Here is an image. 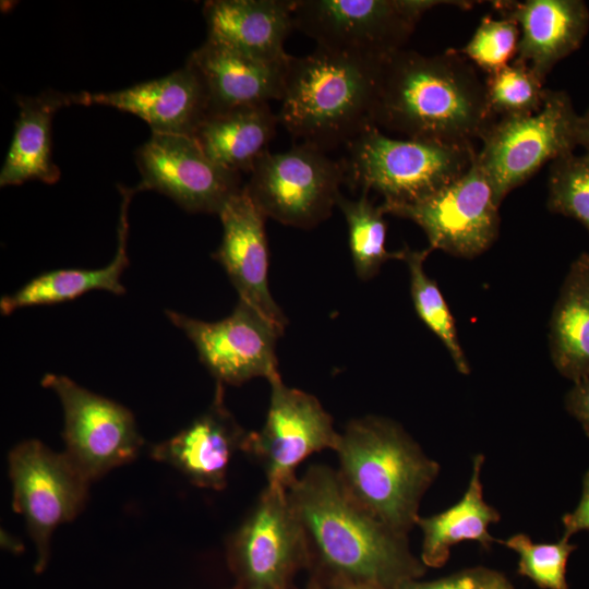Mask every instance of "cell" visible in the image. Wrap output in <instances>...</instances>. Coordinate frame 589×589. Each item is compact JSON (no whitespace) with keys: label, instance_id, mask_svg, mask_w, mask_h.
Wrapping results in <instances>:
<instances>
[{"label":"cell","instance_id":"5","mask_svg":"<svg viewBox=\"0 0 589 589\" xmlns=\"http://www.w3.org/2000/svg\"><path fill=\"white\" fill-rule=\"evenodd\" d=\"M340 159L345 183L375 191L385 205L420 201L462 176L477 154L473 144L396 139L376 127L360 133Z\"/></svg>","mask_w":589,"mask_h":589},{"label":"cell","instance_id":"36","mask_svg":"<svg viewBox=\"0 0 589 589\" xmlns=\"http://www.w3.org/2000/svg\"><path fill=\"white\" fill-rule=\"evenodd\" d=\"M577 145L589 154V107L584 115H579L576 128Z\"/></svg>","mask_w":589,"mask_h":589},{"label":"cell","instance_id":"3","mask_svg":"<svg viewBox=\"0 0 589 589\" xmlns=\"http://www.w3.org/2000/svg\"><path fill=\"white\" fill-rule=\"evenodd\" d=\"M381 63L317 48L291 56L279 123L303 144L327 152L374 125Z\"/></svg>","mask_w":589,"mask_h":589},{"label":"cell","instance_id":"39","mask_svg":"<svg viewBox=\"0 0 589 589\" xmlns=\"http://www.w3.org/2000/svg\"><path fill=\"white\" fill-rule=\"evenodd\" d=\"M479 589H507L505 582L496 576L481 579Z\"/></svg>","mask_w":589,"mask_h":589},{"label":"cell","instance_id":"20","mask_svg":"<svg viewBox=\"0 0 589 589\" xmlns=\"http://www.w3.org/2000/svg\"><path fill=\"white\" fill-rule=\"evenodd\" d=\"M187 62L203 80L209 99V115L271 100L280 101L283 97L287 64L260 61L208 37Z\"/></svg>","mask_w":589,"mask_h":589},{"label":"cell","instance_id":"6","mask_svg":"<svg viewBox=\"0 0 589 589\" xmlns=\"http://www.w3.org/2000/svg\"><path fill=\"white\" fill-rule=\"evenodd\" d=\"M471 1L293 0V26L323 50L381 63L404 49L422 15L437 5Z\"/></svg>","mask_w":589,"mask_h":589},{"label":"cell","instance_id":"27","mask_svg":"<svg viewBox=\"0 0 589 589\" xmlns=\"http://www.w3.org/2000/svg\"><path fill=\"white\" fill-rule=\"evenodd\" d=\"M336 205L347 221L349 248L359 278L368 280L374 277L388 260L401 259V251L386 250L385 212L381 204L375 205L369 199L368 191H361L358 200H349L340 194Z\"/></svg>","mask_w":589,"mask_h":589},{"label":"cell","instance_id":"16","mask_svg":"<svg viewBox=\"0 0 589 589\" xmlns=\"http://www.w3.org/2000/svg\"><path fill=\"white\" fill-rule=\"evenodd\" d=\"M218 216L223 238L213 259L226 271L239 300L250 304L284 333L287 317L268 288L266 217L244 185L227 201Z\"/></svg>","mask_w":589,"mask_h":589},{"label":"cell","instance_id":"21","mask_svg":"<svg viewBox=\"0 0 589 589\" xmlns=\"http://www.w3.org/2000/svg\"><path fill=\"white\" fill-rule=\"evenodd\" d=\"M293 0H211L203 5L207 37L260 61L285 65Z\"/></svg>","mask_w":589,"mask_h":589},{"label":"cell","instance_id":"29","mask_svg":"<svg viewBox=\"0 0 589 589\" xmlns=\"http://www.w3.org/2000/svg\"><path fill=\"white\" fill-rule=\"evenodd\" d=\"M484 84L489 108L496 119L539 111L548 89L531 68L516 60L488 74Z\"/></svg>","mask_w":589,"mask_h":589},{"label":"cell","instance_id":"19","mask_svg":"<svg viewBox=\"0 0 589 589\" xmlns=\"http://www.w3.org/2000/svg\"><path fill=\"white\" fill-rule=\"evenodd\" d=\"M501 17L520 31L516 61L545 82L553 67L577 50L589 31V9L581 0L493 1Z\"/></svg>","mask_w":589,"mask_h":589},{"label":"cell","instance_id":"35","mask_svg":"<svg viewBox=\"0 0 589 589\" xmlns=\"http://www.w3.org/2000/svg\"><path fill=\"white\" fill-rule=\"evenodd\" d=\"M480 579L466 574L423 585H406L401 589H479Z\"/></svg>","mask_w":589,"mask_h":589},{"label":"cell","instance_id":"37","mask_svg":"<svg viewBox=\"0 0 589 589\" xmlns=\"http://www.w3.org/2000/svg\"><path fill=\"white\" fill-rule=\"evenodd\" d=\"M1 546L13 553L21 552L24 549L23 544L5 530L1 531Z\"/></svg>","mask_w":589,"mask_h":589},{"label":"cell","instance_id":"12","mask_svg":"<svg viewBox=\"0 0 589 589\" xmlns=\"http://www.w3.org/2000/svg\"><path fill=\"white\" fill-rule=\"evenodd\" d=\"M241 589H286L310 552L304 528L287 489L267 484L228 544Z\"/></svg>","mask_w":589,"mask_h":589},{"label":"cell","instance_id":"7","mask_svg":"<svg viewBox=\"0 0 589 589\" xmlns=\"http://www.w3.org/2000/svg\"><path fill=\"white\" fill-rule=\"evenodd\" d=\"M578 117L567 92L546 89L539 111L497 118L489 127L476 159L500 205L545 164L574 153Z\"/></svg>","mask_w":589,"mask_h":589},{"label":"cell","instance_id":"2","mask_svg":"<svg viewBox=\"0 0 589 589\" xmlns=\"http://www.w3.org/2000/svg\"><path fill=\"white\" fill-rule=\"evenodd\" d=\"M287 492L310 552L314 551L341 579L385 588L414 570L407 536L358 504L336 470L312 465Z\"/></svg>","mask_w":589,"mask_h":589},{"label":"cell","instance_id":"15","mask_svg":"<svg viewBox=\"0 0 589 589\" xmlns=\"http://www.w3.org/2000/svg\"><path fill=\"white\" fill-rule=\"evenodd\" d=\"M137 191L165 194L189 213L218 215L243 185L241 175L212 161L193 137L153 134L135 154Z\"/></svg>","mask_w":589,"mask_h":589},{"label":"cell","instance_id":"23","mask_svg":"<svg viewBox=\"0 0 589 589\" xmlns=\"http://www.w3.org/2000/svg\"><path fill=\"white\" fill-rule=\"evenodd\" d=\"M135 189L121 188L122 203L118 226V247L112 261L100 268L55 269L38 275L11 294L0 300V311L8 315L19 309L49 305L74 300L93 290H105L117 296L125 293L121 277L129 265L128 209Z\"/></svg>","mask_w":589,"mask_h":589},{"label":"cell","instance_id":"8","mask_svg":"<svg viewBox=\"0 0 589 589\" xmlns=\"http://www.w3.org/2000/svg\"><path fill=\"white\" fill-rule=\"evenodd\" d=\"M12 507L21 514L36 548V573L50 556V540L60 525L83 509L91 481L68 455L56 453L38 440H27L9 453Z\"/></svg>","mask_w":589,"mask_h":589},{"label":"cell","instance_id":"33","mask_svg":"<svg viewBox=\"0 0 589 589\" xmlns=\"http://www.w3.org/2000/svg\"><path fill=\"white\" fill-rule=\"evenodd\" d=\"M565 407L589 436V375L574 382L566 395Z\"/></svg>","mask_w":589,"mask_h":589},{"label":"cell","instance_id":"32","mask_svg":"<svg viewBox=\"0 0 589 589\" xmlns=\"http://www.w3.org/2000/svg\"><path fill=\"white\" fill-rule=\"evenodd\" d=\"M520 31L516 22L484 16L469 41L453 50L472 64L492 74L513 62L517 56Z\"/></svg>","mask_w":589,"mask_h":589},{"label":"cell","instance_id":"13","mask_svg":"<svg viewBox=\"0 0 589 589\" xmlns=\"http://www.w3.org/2000/svg\"><path fill=\"white\" fill-rule=\"evenodd\" d=\"M271 401L263 428L249 432L243 452L262 466L267 484L288 489L298 466L325 449L335 452L340 433L313 395L288 387L277 374L268 380Z\"/></svg>","mask_w":589,"mask_h":589},{"label":"cell","instance_id":"10","mask_svg":"<svg viewBox=\"0 0 589 589\" xmlns=\"http://www.w3.org/2000/svg\"><path fill=\"white\" fill-rule=\"evenodd\" d=\"M381 205L385 214L421 227L431 250L457 257L482 254L498 236L500 204L476 157L462 176L431 195L410 204Z\"/></svg>","mask_w":589,"mask_h":589},{"label":"cell","instance_id":"22","mask_svg":"<svg viewBox=\"0 0 589 589\" xmlns=\"http://www.w3.org/2000/svg\"><path fill=\"white\" fill-rule=\"evenodd\" d=\"M16 103L19 116L0 171V187L20 185L31 180L56 183L60 170L51 154L52 118L62 107L86 106V93L47 91L32 97L20 96Z\"/></svg>","mask_w":589,"mask_h":589},{"label":"cell","instance_id":"17","mask_svg":"<svg viewBox=\"0 0 589 589\" xmlns=\"http://www.w3.org/2000/svg\"><path fill=\"white\" fill-rule=\"evenodd\" d=\"M245 432L227 409L224 386L217 383L213 402L175 436L152 446V458L181 472L194 485L223 490L229 465L244 449Z\"/></svg>","mask_w":589,"mask_h":589},{"label":"cell","instance_id":"40","mask_svg":"<svg viewBox=\"0 0 589 589\" xmlns=\"http://www.w3.org/2000/svg\"><path fill=\"white\" fill-rule=\"evenodd\" d=\"M309 589H323V588H321V587L317 586V585H312Z\"/></svg>","mask_w":589,"mask_h":589},{"label":"cell","instance_id":"11","mask_svg":"<svg viewBox=\"0 0 589 589\" xmlns=\"http://www.w3.org/2000/svg\"><path fill=\"white\" fill-rule=\"evenodd\" d=\"M41 385L61 402L64 453L91 482L136 458L143 438L128 408L65 375L48 373Z\"/></svg>","mask_w":589,"mask_h":589},{"label":"cell","instance_id":"24","mask_svg":"<svg viewBox=\"0 0 589 589\" xmlns=\"http://www.w3.org/2000/svg\"><path fill=\"white\" fill-rule=\"evenodd\" d=\"M278 123L268 104L241 106L208 115L192 137L221 168L239 175L251 173L269 152Z\"/></svg>","mask_w":589,"mask_h":589},{"label":"cell","instance_id":"34","mask_svg":"<svg viewBox=\"0 0 589 589\" xmlns=\"http://www.w3.org/2000/svg\"><path fill=\"white\" fill-rule=\"evenodd\" d=\"M564 533L563 537L570 538L573 534L589 530V470L586 472L582 481L581 498L573 513L563 516Z\"/></svg>","mask_w":589,"mask_h":589},{"label":"cell","instance_id":"31","mask_svg":"<svg viewBox=\"0 0 589 589\" xmlns=\"http://www.w3.org/2000/svg\"><path fill=\"white\" fill-rule=\"evenodd\" d=\"M568 538L555 543H534L528 536L518 533L502 543L519 555V573L546 589H568L566 566L576 549Z\"/></svg>","mask_w":589,"mask_h":589},{"label":"cell","instance_id":"14","mask_svg":"<svg viewBox=\"0 0 589 589\" xmlns=\"http://www.w3.org/2000/svg\"><path fill=\"white\" fill-rule=\"evenodd\" d=\"M166 315L193 342L217 383L241 385L279 374L275 349L284 333L250 304L239 300L230 315L216 322L169 310Z\"/></svg>","mask_w":589,"mask_h":589},{"label":"cell","instance_id":"28","mask_svg":"<svg viewBox=\"0 0 589 589\" xmlns=\"http://www.w3.org/2000/svg\"><path fill=\"white\" fill-rule=\"evenodd\" d=\"M400 251V260L409 271L410 293L418 316L445 346L458 372L469 374L470 366L458 339L454 316L436 281L424 271V261L432 250L404 248Z\"/></svg>","mask_w":589,"mask_h":589},{"label":"cell","instance_id":"38","mask_svg":"<svg viewBox=\"0 0 589 589\" xmlns=\"http://www.w3.org/2000/svg\"><path fill=\"white\" fill-rule=\"evenodd\" d=\"M335 589H385V588L366 584V582L341 579L340 581L337 582Z\"/></svg>","mask_w":589,"mask_h":589},{"label":"cell","instance_id":"25","mask_svg":"<svg viewBox=\"0 0 589 589\" xmlns=\"http://www.w3.org/2000/svg\"><path fill=\"white\" fill-rule=\"evenodd\" d=\"M549 349L556 370L576 382L589 375V252L570 264L549 323Z\"/></svg>","mask_w":589,"mask_h":589},{"label":"cell","instance_id":"4","mask_svg":"<svg viewBox=\"0 0 589 589\" xmlns=\"http://www.w3.org/2000/svg\"><path fill=\"white\" fill-rule=\"evenodd\" d=\"M335 453L348 493L387 527L407 536L438 465L394 421L368 416L351 420Z\"/></svg>","mask_w":589,"mask_h":589},{"label":"cell","instance_id":"9","mask_svg":"<svg viewBox=\"0 0 589 589\" xmlns=\"http://www.w3.org/2000/svg\"><path fill=\"white\" fill-rule=\"evenodd\" d=\"M342 183L340 160L301 143L265 154L244 188L265 217L308 229L329 217Z\"/></svg>","mask_w":589,"mask_h":589},{"label":"cell","instance_id":"30","mask_svg":"<svg viewBox=\"0 0 589 589\" xmlns=\"http://www.w3.org/2000/svg\"><path fill=\"white\" fill-rule=\"evenodd\" d=\"M546 206L589 231V154L570 153L550 163Z\"/></svg>","mask_w":589,"mask_h":589},{"label":"cell","instance_id":"1","mask_svg":"<svg viewBox=\"0 0 589 589\" xmlns=\"http://www.w3.org/2000/svg\"><path fill=\"white\" fill-rule=\"evenodd\" d=\"M496 120L473 64L448 49H401L382 62L374 125L404 139L473 144Z\"/></svg>","mask_w":589,"mask_h":589},{"label":"cell","instance_id":"26","mask_svg":"<svg viewBox=\"0 0 589 589\" xmlns=\"http://www.w3.org/2000/svg\"><path fill=\"white\" fill-rule=\"evenodd\" d=\"M484 457L478 454L462 498L446 510L420 517L417 524L423 534L421 558L428 566L438 567L449 556V549L462 541H476L490 548L495 539L489 527L500 520L498 512L483 500L481 469Z\"/></svg>","mask_w":589,"mask_h":589},{"label":"cell","instance_id":"18","mask_svg":"<svg viewBox=\"0 0 589 589\" xmlns=\"http://www.w3.org/2000/svg\"><path fill=\"white\" fill-rule=\"evenodd\" d=\"M103 105L144 120L153 134L192 137L209 115L206 87L187 62L172 73L124 89L86 94V106Z\"/></svg>","mask_w":589,"mask_h":589}]
</instances>
